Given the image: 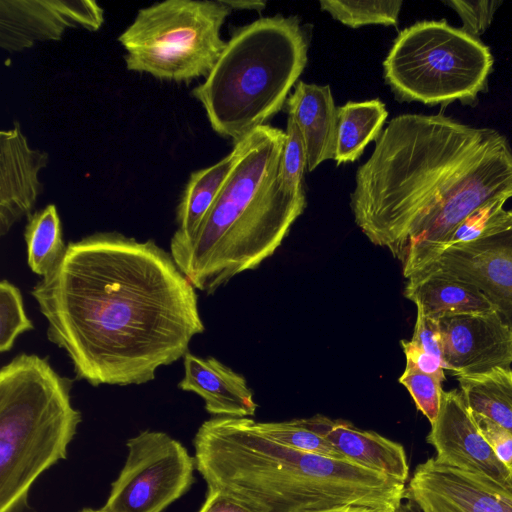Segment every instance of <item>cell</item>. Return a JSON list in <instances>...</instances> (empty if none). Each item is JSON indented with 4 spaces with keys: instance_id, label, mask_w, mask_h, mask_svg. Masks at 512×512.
Masks as SVG:
<instances>
[{
    "instance_id": "28",
    "label": "cell",
    "mask_w": 512,
    "mask_h": 512,
    "mask_svg": "<svg viewBox=\"0 0 512 512\" xmlns=\"http://www.w3.org/2000/svg\"><path fill=\"white\" fill-rule=\"evenodd\" d=\"M398 381L408 390L417 409L432 424L440 410L444 392L443 380L422 373L413 367L405 366Z\"/></svg>"
},
{
    "instance_id": "18",
    "label": "cell",
    "mask_w": 512,
    "mask_h": 512,
    "mask_svg": "<svg viewBox=\"0 0 512 512\" xmlns=\"http://www.w3.org/2000/svg\"><path fill=\"white\" fill-rule=\"evenodd\" d=\"M286 104L303 139L307 170L334 159L337 108L330 87L299 81Z\"/></svg>"
},
{
    "instance_id": "29",
    "label": "cell",
    "mask_w": 512,
    "mask_h": 512,
    "mask_svg": "<svg viewBox=\"0 0 512 512\" xmlns=\"http://www.w3.org/2000/svg\"><path fill=\"white\" fill-rule=\"evenodd\" d=\"M459 15L462 21V30L467 34L478 38L490 26L494 14L502 5L499 0H452L444 1Z\"/></svg>"
},
{
    "instance_id": "19",
    "label": "cell",
    "mask_w": 512,
    "mask_h": 512,
    "mask_svg": "<svg viewBox=\"0 0 512 512\" xmlns=\"http://www.w3.org/2000/svg\"><path fill=\"white\" fill-rule=\"evenodd\" d=\"M404 296L418 311L436 320L496 311L475 286L432 269L420 270L407 278Z\"/></svg>"
},
{
    "instance_id": "5",
    "label": "cell",
    "mask_w": 512,
    "mask_h": 512,
    "mask_svg": "<svg viewBox=\"0 0 512 512\" xmlns=\"http://www.w3.org/2000/svg\"><path fill=\"white\" fill-rule=\"evenodd\" d=\"M307 53L297 17L258 19L233 32L192 95L212 129L235 144L282 109L307 64Z\"/></svg>"
},
{
    "instance_id": "13",
    "label": "cell",
    "mask_w": 512,
    "mask_h": 512,
    "mask_svg": "<svg viewBox=\"0 0 512 512\" xmlns=\"http://www.w3.org/2000/svg\"><path fill=\"white\" fill-rule=\"evenodd\" d=\"M443 464L485 476L512 490V473L498 459L458 390L444 391L426 438Z\"/></svg>"
},
{
    "instance_id": "33",
    "label": "cell",
    "mask_w": 512,
    "mask_h": 512,
    "mask_svg": "<svg viewBox=\"0 0 512 512\" xmlns=\"http://www.w3.org/2000/svg\"><path fill=\"white\" fill-rule=\"evenodd\" d=\"M401 347L406 357V366L418 371L445 380V363L434 355L426 352L411 340H401Z\"/></svg>"
},
{
    "instance_id": "22",
    "label": "cell",
    "mask_w": 512,
    "mask_h": 512,
    "mask_svg": "<svg viewBox=\"0 0 512 512\" xmlns=\"http://www.w3.org/2000/svg\"><path fill=\"white\" fill-rule=\"evenodd\" d=\"M472 414L483 416L512 433V369L457 377Z\"/></svg>"
},
{
    "instance_id": "17",
    "label": "cell",
    "mask_w": 512,
    "mask_h": 512,
    "mask_svg": "<svg viewBox=\"0 0 512 512\" xmlns=\"http://www.w3.org/2000/svg\"><path fill=\"white\" fill-rule=\"evenodd\" d=\"M183 364L184 376L178 388L199 395L208 413L217 417L255 414L257 403L244 376L214 357L202 358L190 352L183 357Z\"/></svg>"
},
{
    "instance_id": "9",
    "label": "cell",
    "mask_w": 512,
    "mask_h": 512,
    "mask_svg": "<svg viewBox=\"0 0 512 512\" xmlns=\"http://www.w3.org/2000/svg\"><path fill=\"white\" fill-rule=\"evenodd\" d=\"M126 445V461L103 512H162L190 489L195 458L178 440L164 432L143 431Z\"/></svg>"
},
{
    "instance_id": "37",
    "label": "cell",
    "mask_w": 512,
    "mask_h": 512,
    "mask_svg": "<svg viewBox=\"0 0 512 512\" xmlns=\"http://www.w3.org/2000/svg\"><path fill=\"white\" fill-rule=\"evenodd\" d=\"M80 512H103V511H102L101 509H99V510L84 509V510H82V511H80Z\"/></svg>"
},
{
    "instance_id": "25",
    "label": "cell",
    "mask_w": 512,
    "mask_h": 512,
    "mask_svg": "<svg viewBox=\"0 0 512 512\" xmlns=\"http://www.w3.org/2000/svg\"><path fill=\"white\" fill-rule=\"evenodd\" d=\"M320 8L342 24L357 28L364 25H396L403 2L322 0Z\"/></svg>"
},
{
    "instance_id": "6",
    "label": "cell",
    "mask_w": 512,
    "mask_h": 512,
    "mask_svg": "<svg viewBox=\"0 0 512 512\" xmlns=\"http://www.w3.org/2000/svg\"><path fill=\"white\" fill-rule=\"evenodd\" d=\"M71 388L36 354L21 353L0 369V512H23L37 478L66 458L81 422Z\"/></svg>"
},
{
    "instance_id": "1",
    "label": "cell",
    "mask_w": 512,
    "mask_h": 512,
    "mask_svg": "<svg viewBox=\"0 0 512 512\" xmlns=\"http://www.w3.org/2000/svg\"><path fill=\"white\" fill-rule=\"evenodd\" d=\"M195 289L154 240L97 232L70 242L30 293L77 379L126 386L154 380L203 333Z\"/></svg>"
},
{
    "instance_id": "23",
    "label": "cell",
    "mask_w": 512,
    "mask_h": 512,
    "mask_svg": "<svg viewBox=\"0 0 512 512\" xmlns=\"http://www.w3.org/2000/svg\"><path fill=\"white\" fill-rule=\"evenodd\" d=\"M24 239L27 262L35 274L45 277L60 264L67 246L63 241L61 221L54 204L27 217Z\"/></svg>"
},
{
    "instance_id": "2",
    "label": "cell",
    "mask_w": 512,
    "mask_h": 512,
    "mask_svg": "<svg viewBox=\"0 0 512 512\" xmlns=\"http://www.w3.org/2000/svg\"><path fill=\"white\" fill-rule=\"evenodd\" d=\"M350 199L356 225L409 278L475 210L512 199V148L492 128L441 114L399 115L358 168Z\"/></svg>"
},
{
    "instance_id": "24",
    "label": "cell",
    "mask_w": 512,
    "mask_h": 512,
    "mask_svg": "<svg viewBox=\"0 0 512 512\" xmlns=\"http://www.w3.org/2000/svg\"><path fill=\"white\" fill-rule=\"evenodd\" d=\"M254 427L265 437L289 448L345 460L327 439L307 427L302 419L281 422L254 420Z\"/></svg>"
},
{
    "instance_id": "15",
    "label": "cell",
    "mask_w": 512,
    "mask_h": 512,
    "mask_svg": "<svg viewBox=\"0 0 512 512\" xmlns=\"http://www.w3.org/2000/svg\"><path fill=\"white\" fill-rule=\"evenodd\" d=\"M49 162L47 152L28 144L17 121L0 132V235L32 214L43 190L39 173Z\"/></svg>"
},
{
    "instance_id": "14",
    "label": "cell",
    "mask_w": 512,
    "mask_h": 512,
    "mask_svg": "<svg viewBox=\"0 0 512 512\" xmlns=\"http://www.w3.org/2000/svg\"><path fill=\"white\" fill-rule=\"evenodd\" d=\"M446 369L473 376L512 364V327L497 311L444 317L439 320Z\"/></svg>"
},
{
    "instance_id": "8",
    "label": "cell",
    "mask_w": 512,
    "mask_h": 512,
    "mask_svg": "<svg viewBox=\"0 0 512 512\" xmlns=\"http://www.w3.org/2000/svg\"><path fill=\"white\" fill-rule=\"evenodd\" d=\"M231 8L221 0H166L140 9L118 37L129 71L177 83L206 78L226 43Z\"/></svg>"
},
{
    "instance_id": "4",
    "label": "cell",
    "mask_w": 512,
    "mask_h": 512,
    "mask_svg": "<svg viewBox=\"0 0 512 512\" xmlns=\"http://www.w3.org/2000/svg\"><path fill=\"white\" fill-rule=\"evenodd\" d=\"M285 132L262 125L234 144L235 163L195 233L170 243V253L192 285L214 293L253 270L280 247L306 207L281 185Z\"/></svg>"
},
{
    "instance_id": "27",
    "label": "cell",
    "mask_w": 512,
    "mask_h": 512,
    "mask_svg": "<svg viewBox=\"0 0 512 512\" xmlns=\"http://www.w3.org/2000/svg\"><path fill=\"white\" fill-rule=\"evenodd\" d=\"M305 168L303 139L294 120L288 117L279 171L281 185L288 193L295 196L305 195L302 186Z\"/></svg>"
},
{
    "instance_id": "16",
    "label": "cell",
    "mask_w": 512,
    "mask_h": 512,
    "mask_svg": "<svg viewBox=\"0 0 512 512\" xmlns=\"http://www.w3.org/2000/svg\"><path fill=\"white\" fill-rule=\"evenodd\" d=\"M302 420L327 439L346 461L406 483L409 466L400 443L342 419L333 420L318 414Z\"/></svg>"
},
{
    "instance_id": "34",
    "label": "cell",
    "mask_w": 512,
    "mask_h": 512,
    "mask_svg": "<svg viewBox=\"0 0 512 512\" xmlns=\"http://www.w3.org/2000/svg\"><path fill=\"white\" fill-rule=\"evenodd\" d=\"M198 512H255L239 499L217 489H208Z\"/></svg>"
},
{
    "instance_id": "21",
    "label": "cell",
    "mask_w": 512,
    "mask_h": 512,
    "mask_svg": "<svg viewBox=\"0 0 512 512\" xmlns=\"http://www.w3.org/2000/svg\"><path fill=\"white\" fill-rule=\"evenodd\" d=\"M387 116L385 104L379 99L350 101L338 107L334 157L337 165L357 160L366 146L379 138Z\"/></svg>"
},
{
    "instance_id": "26",
    "label": "cell",
    "mask_w": 512,
    "mask_h": 512,
    "mask_svg": "<svg viewBox=\"0 0 512 512\" xmlns=\"http://www.w3.org/2000/svg\"><path fill=\"white\" fill-rule=\"evenodd\" d=\"M18 287L8 280L0 282V352L9 351L19 335L32 330Z\"/></svg>"
},
{
    "instance_id": "11",
    "label": "cell",
    "mask_w": 512,
    "mask_h": 512,
    "mask_svg": "<svg viewBox=\"0 0 512 512\" xmlns=\"http://www.w3.org/2000/svg\"><path fill=\"white\" fill-rule=\"evenodd\" d=\"M406 493L421 512H512V490L435 458L416 467Z\"/></svg>"
},
{
    "instance_id": "12",
    "label": "cell",
    "mask_w": 512,
    "mask_h": 512,
    "mask_svg": "<svg viewBox=\"0 0 512 512\" xmlns=\"http://www.w3.org/2000/svg\"><path fill=\"white\" fill-rule=\"evenodd\" d=\"M104 10L92 0H0V47L20 52L57 41L67 29L97 31Z\"/></svg>"
},
{
    "instance_id": "7",
    "label": "cell",
    "mask_w": 512,
    "mask_h": 512,
    "mask_svg": "<svg viewBox=\"0 0 512 512\" xmlns=\"http://www.w3.org/2000/svg\"><path fill=\"white\" fill-rule=\"evenodd\" d=\"M492 66L490 49L478 38L444 20H430L399 33L384 75L399 98L437 105L475 99Z\"/></svg>"
},
{
    "instance_id": "20",
    "label": "cell",
    "mask_w": 512,
    "mask_h": 512,
    "mask_svg": "<svg viewBox=\"0 0 512 512\" xmlns=\"http://www.w3.org/2000/svg\"><path fill=\"white\" fill-rule=\"evenodd\" d=\"M236 160V150L217 163L191 173L176 209L177 230L170 243L190 238L217 198Z\"/></svg>"
},
{
    "instance_id": "35",
    "label": "cell",
    "mask_w": 512,
    "mask_h": 512,
    "mask_svg": "<svg viewBox=\"0 0 512 512\" xmlns=\"http://www.w3.org/2000/svg\"><path fill=\"white\" fill-rule=\"evenodd\" d=\"M225 5L231 9L237 10H256L261 11L266 6V1L263 0H221Z\"/></svg>"
},
{
    "instance_id": "32",
    "label": "cell",
    "mask_w": 512,
    "mask_h": 512,
    "mask_svg": "<svg viewBox=\"0 0 512 512\" xmlns=\"http://www.w3.org/2000/svg\"><path fill=\"white\" fill-rule=\"evenodd\" d=\"M410 340L444 362L439 320L426 317L417 310L414 331Z\"/></svg>"
},
{
    "instance_id": "31",
    "label": "cell",
    "mask_w": 512,
    "mask_h": 512,
    "mask_svg": "<svg viewBox=\"0 0 512 512\" xmlns=\"http://www.w3.org/2000/svg\"><path fill=\"white\" fill-rule=\"evenodd\" d=\"M473 416L498 459L512 473V433L483 416Z\"/></svg>"
},
{
    "instance_id": "3",
    "label": "cell",
    "mask_w": 512,
    "mask_h": 512,
    "mask_svg": "<svg viewBox=\"0 0 512 512\" xmlns=\"http://www.w3.org/2000/svg\"><path fill=\"white\" fill-rule=\"evenodd\" d=\"M196 470L208 489L255 512H320L366 506L398 512L405 483L349 461L281 445L250 417H214L194 437Z\"/></svg>"
},
{
    "instance_id": "10",
    "label": "cell",
    "mask_w": 512,
    "mask_h": 512,
    "mask_svg": "<svg viewBox=\"0 0 512 512\" xmlns=\"http://www.w3.org/2000/svg\"><path fill=\"white\" fill-rule=\"evenodd\" d=\"M423 269L475 286L512 327V209L504 210L476 239L444 248Z\"/></svg>"
},
{
    "instance_id": "36",
    "label": "cell",
    "mask_w": 512,
    "mask_h": 512,
    "mask_svg": "<svg viewBox=\"0 0 512 512\" xmlns=\"http://www.w3.org/2000/svg\"><path fill=\"white\" fill-rule=\"evenodd\" d=\"M320 512H391L383 509H377V508H370L366 506H343V507H337L333 509H328Z\"/></svg>"
},
{
    "instance_id": "30",
    "label": "cell",
    "mask_w": 512,
    "mask_h": 512,
    "mask_svg": "<svg viewBox=\"0 0 512 512\" xmlns=\"http://www.w3.org/2000/svg\"><path fill=\"white\" fill-rule=\"evenodd\" d=\"M507 200H494L475 210L452 233L444 248L479 237L505 210ZM442 252V251H441Z\"/></svg>"
}]
</instances>
